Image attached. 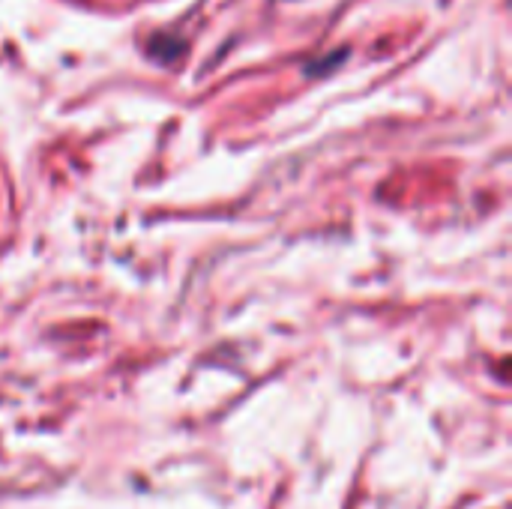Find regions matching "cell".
<instances>
[{
  "mask_svg": "<svg viewBox=\"0 0 512 509\" xmlns=\"http://www.w3.org/2000/svg\"><path fill=\"white\" fill-rule=\"evenodd\" d=\"M186 51V42L177 33H153L147 39V54L156 57L159 63H174Z\"/></svg>",
  "mask_w": 512,
  "mask_h": 509,
  "instance_id": "6da1fadb",
  "label": "cell"
},
{
  "mask_svg": "<svg viewBox=\"0 0 512 509\" xmlns=\"http://www.w3.org/2000/svg\"><path fill=\"white\" fill-rule=\"evenodd\" d=\"M348 57H351V48H336V51H330L327 57L309 60V63H306V75H327V72H333L336 66H342Z\"/></svg>",
  "mask_w": 512,
  "mask_h": 509,
  "instance_id": "7a4b0ae2",
  "label": "cell"
}]
</instances>
